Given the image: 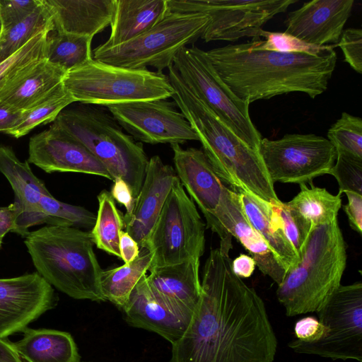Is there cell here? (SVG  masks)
I'll list each match as a JSON object with an SVG mask.
<instances>
[{"mask_svg": "<svg viewBox=\"0 0 362 362\" xmlns=\"http://www.w3.org/2000/svg\"><path fill=\"white\" fill-rule=\"evenodd\" d=\"M168 78L172 96L202 145L215 173L234 191L251 194L272 204H281L259 151L240 139L182 81L172 64Z\"/></svg>", "mask_w": 362, "mask_h": 362, "instance_id": "3", "label": "cell"}, {"mask_svg": "<svg viewBox=\"0 0 362 362\" xmlns=\"http://www.w3.org/2000/svg\"><path fill=\"white\" fill-rule=\"evenodd\" d=\"M354 0H313L290 12L284 32L308 44L338 43L351 14Z\"/></svg>", "mask_w": 362, "mask_h": 362, "instance_id": "19", "label": "cell"}, {"mask_svg": "<svg viewBox=\"0 0 362 362\" xmlns=\"http://www.w3.org/2000/svg\"><path fill=\"white\" fill-rule=\"evenodd\" d=\"M1 30H2V25H1V20H0V33H1Z\"/></svg>", "mask_w": 362, "mask_h": 362, "instance_id": "52", "label": "cell"}, {"mask_svg": "<svg viewBox=\"0 0 362 362\" xmlns=\"http://www.w3.org/2000/svg\"><path fill=\"white\" fill-rule=\"evenodd\" d=\"M327 139L337 153H344L362 159V119L342 112L329 129Z\"/></svg>", "mask_w": 362, "mask_h": 362, "instance_id": "37", "label": "cell"}, {"mask_svg": "<svg viewBox=\"0 0 362 362\" xmlns=\"http://www.w3.org/2000/svg\"><path fill=\"white\" fill-rule=\"evenodd\" d=\"M119 125L139 142L151 144L199 141L185 115L168 99L136 101L105 106Z\"/></svg>", "mask_w": 362, "mask_h": 362, "instance_id": "14", "label": "cell"}, {"mask_svg": "<svg viewBox=\"0 0 362 362\" xmlns=\"http://www.w3.org/2000/svg\"><path fill=\"white\" fill-rule=\"evenodd\" d=\"M206 53L230 91L250 104L293 92L315 98L327 90L337 63L332 45L318 55L258 50L248 42Z\"/></svg>", "mask_w": 362, "mask_h": 362, "instance_id": "2", "label": "cell"}, {"mask_svg": "<svg viewBox=\"0 0 362 362\" xmlns=\"http://www.w3.org/2000/svg\"><path fill=\"white\" fill-rule=\"evenodd\" d=\"M200 13L169 12L151 29L121 45L93 50V59L110 65L132 69L148 66L162 72L173 64L178 52L201 37L209 23Z\"/></svg>", "mask_w": 362, "mask_h": 362, "instance_id": "8", "label": "cell"}, {"mask_svg": "<svg viewBox=\"0 0 362 362\" xmlns=\"http://www.w3.org/2000/svg\"><path fill=\"white\" fill-rule=\"evenodd\" d=\"M346 265V244L337 219L315 227L298 264L278 285L276 297L286 315L317 312L341 285Z\"/></svg>", "mask_w": 362, "mask_h": 362, "instance_id": "5", "label": "cell"}, {"mask_svg": "<svg viewBox=\"0 0 362 362\" xmlns=\"http://www.w3.org/2000/svg\"><path fill=\"white\" fill-rule=\"evenodd\" d=\"M52 124L82 143L136 199L149 159L142 143L127 134L105 107L81 103L65 108Z\"/></svg>", "mask_w": 362, "mask_h": 362, "instance_id": "6", "label": "cell"}, {"mask_svg": "<svg viewBox=\"0 0 362 362\" xmlns=\"http://www.w3.org/2000/svg\"><path fill=\"white\" fill-rule=\"evenodd\" d=\"M168 13V0H114L111 33L100 45H121L148 31Z\"/></svg>", "mask_w": 362, "mask_h": 362, "instance_id": "27", "label": "cell"}, {"mask_svg": "<svg viewBox=\"0 0 362 362\" xmlns=\"http://www.w3.org/2000/svg\"><path fill=\"white\" fill-rule=\"evenodd\" d=\"M53 27L38 33L14 54L0 62V89L26 67L46 58L47 35Z\"/></svg>", "mask_w": 362, "mask_h": 362, "instance_id": "36", "label": "cell"}, {"mask_svg": "<svg viewBox=\"0 0 362 362\" xmlns=\"http://www.w3.org/2000/svg\"><path fill=\"white\" fill-rule=\"evenodd\" d=\"M285 235L300 259L310 233L315 228L286 203L274 204Z\"/></svg>", "mask_w": 362, "mask_h": 362, "instance_id": "39", "label": "cell"}, {"mask_svg": "<svg viewBox=\"0 0 362 362\" xmlns=\"http://www.w3.org/2000/svg\"><path fill=\"white\" fill-rule=\"evenodd\" d=\"M3 240L0 239V250L2 248Z\"/></svg>", "mask_w": 362, "mask_h": 362, "instance_id": "51", "label": "cell"}, {"mask_svg": "<svg viewBox=\"0 0 362 362\" xmlns=\"http://www.w3.org/2000/svg\"><path fill=\"white\" fill-rule=\"evenodd\" d=\"M40 208L46 225L92 228L96 218L84 207L61 202L50 193L42 197Z\"/></svg>", "mask_w": 362, "mask_h": 362, "instance_id": "35", "label": "cell"}, {"mask_svg": "<svg viewBox=\"0 0 362 362\" xmlns=\"http://www.w3.org/2000/svg\"><path fill=\"white\" fill-rule=\"evenodd\" d=\"M0 362H23L17 353L13 342L0 339Z\"/></svg>", "mask_w": 362, "mask_h": 362, "instance_id": "50", "label": "cell"}, {"mask_svg": "<svg viewBox=\"0 0 362 362\" xmlns=\"http://www.w3.org/2000/svg\"><path fill=\"white\" fill-rule=\"evenodd\" d=\"M98 201L95 224L90 231L94 245L107 253L121 258L119 243L120 233L124 229L123 215L107 190L100 192Z\"/></svg>", "mask_w": 362, "mask_h": 362, "instance_id": "31", "label": "cell"}, {"mask_svg": "<svg viewBox=\"0 0 362 362\" xmlns=\"http://www.w3.org/2000/svg\"><path fill=\"white\" fill-rule=\"evenodd\" d=\"M0 173L11 186L14 202L20 207L11 232L25 238L30 227L45 223L40 202L49 192L45 182L33 173L28 160L21 161L10 146L0 145Z\"/></svg>", "mask_w": 362, "mask_h": 362, "instance_id": "22", "label": "cell"}, {"mask_svg": "<svg viewBox=\"0 0 362 362\" xmlns=\"http://www.w3.org/2000/svg\"><path fill=\"white\" fill-rule=\"evenodd\" d=\"M230 250H211L200 300L169 362H273L277 339L264 303L233 272Z\"/></svg>", "mask_w": 362, "mask_h": 362, "instance_id": "1", "label": "cell"}, {"mask_svg": "<svg viewBox=\"0 0 362 362\" xmlns=\"http://www.w3.org/2000/svg\"><path fill=\"white\" fill-rule=\"evenodd\" d=\"M255 49L283 53H306L318 55L332 45L317 46L308 44L286 32H269L261 30L258 38L248 42Z\"/></svg>", "mask_w": 362, "mask_h": 362, "instance_id": "38", "label": "cell"}, {"mask_svg": "<svg viewBox=\"0 0 362 362\" xmlns=\"http://www.w3.org/2000/svg\"><path fill=\"white\" fill-rule=\"evenodd\" d=\"M74 102L72 95L62 85L44 101L24 111L18 124L6 134L16 139L22 137L37 126L53 122L64 109Z\"/></svg>", "mask_w": 362, "mask_h": 362, "instance_id": "34", "label": "cell"}, {"mask_svg": "<svg viewBox=\"0 0 362 362\" xmlns=\"http://www.w3.org/2000/svg\"><path fill=\"white\" fill-rule=\"evenodd\" d=\"M294 332L297 339L310 343L319 340L323 336L325 327L316 317L308 316L296 322Z\"/></svg>", "mask_w": 362, "mask_h": 362, "instance_id": "43", "label": "cell"}, {"mask_svg": "<svg viewBox=\"0 0 362 362\" xmlns=\"http://www.w3.org/2000/svg\"><path fill=\"white\" fill-rule=\"evenodd\" d=\"M92 39L87 35L65 33L53 28L47 35L46 59L66 71L72 70L93 59L90 49Z\"/></svg>", "mask_w": 362, "mask_h": 362, "instance_id": "32", "label": "cell"}, {"mask_svg": "<svg viewBox=\"0 0 362 362\" xmlns=\"http://www.w3.org/2000/svg\"><path fill=\"white\" fill-rule=\"evenodd\" d=\"M121 310L129 325L153 332L172 345L182 337L194 313L155 294L148 284L146 275L137 283Z\"/></svg>", "mask_w": 362, "mask_h": 362, "instance_id": "18", "label": "cell"}, {"mask_svg": "<svg viewBox=\"0 0 362 362\" xmlns=\"http://www.w3.org/2000/svg\"><path fill=\"white\" fill-rule=\"evenodd\" d=\"M329 174L339 185V194L351 192L362 194V159L337 153V159Z\"/></svg>", "mask_w": 362, "mask_h": 362, "instance_id": "40", "label": "cell"}, {"mask_svg": "<svg viewBox=\"0 0 362 362\" xmlns=\"http://www.w3.org/2000/svg\"><path fill=\"white\" fill-rule=\"evenodd\" d=\"M317 313L323 336L310 343L293 340L288 347L298 354L362 362V283L339 285Z\"/></svg>", "mask_w": 362, "mask_h": 362, "instance_id": "11", "label": "cell"}, {"mask_svg": "<svg viewBox=\"0 0 362 362\" xmlns=\"http://www.w3.org/2000/svg\"><path fill=\"white\" fill-rule=\"evenodd\" d=\"M259 152L274 184L310 183L329 174L337 159L331 142L313 134H287L276 140L263 138Z\"/></svg>", "mask_w": 362, "mask_h": 362, "instance_id": "13", "label": "cell"}, {"mask_svg": "<svg viewBox=\"0 0 362 362\" xmlns=\"http://www.w3.org/2000/svg\"><path fill=\"white\" fill-rule=\"evenodd\" d=\"M233 272L240 278H248L253 274L256 263L254 259L247 255L241 254L232 260Z\"/></svg>", "mask_w": 362, "mask_h": 362, "instance_id": "49", "label": "cell"}, {"mask_svg": "<svg viewBox=\"0 0 362 362\" xmlns=\"http://www.w3.org/2000/svg\"><path fill=\"white\" fill-rule=\"evenodd\" d=\"M113 182L110 194L115 200L125 207L126 213L124 216H129L134 210L136 199L125 181L121 178H115Z\"/></svg>", "mask_w": 362, "mask_h": 362, "instance_id": "45", "label": "cell"}, {"mask_svg": "<svg viewBox=\"0 0 362 362\" xmlns=\"http://www.w3.org/2000/svg\"><path fill=\"white\" fill-rule=\"evenodd\" d=\"M24 111L0 103V132L6 134L20 122Z\"/></svg>", "mask_w": 362, "mask_h": 362, "instance_id": "48", "label": "cell"}, {"mask_svg": "<svg viewBox=\"0 0 362 362\" xmlns=\"http://www.w3.org/2000/svg\"><path fill=\"white\" fill-rule=\"evenodd\" d=\"M27 160L47 173H79L113 181L105 166L82 143L53 124L30 139Z\"/></svg>", "mask_w": 362, "mask_h": 362, "instance_id": "16", "label": "cell"}, {"mask_svg": "<svg viewBox=\"0 0 362 362\" xmlns=\"http://www.w3.org/2000/svg\"><path fill=\"white\" fill-rule=\"evenodd\" d=\"M53 26L51 9L45 0H42L27 18L2 29L0 34V62L14 54L38 33Z\"/></svg>", "mask_w": 362, "mask_h": 362, "instance_id": "33", "label": "cell"}, {"mask_svg": "<svg viewBox=\"0 0 362 362\" xmlns=\"http://www.w3.org/2000/svg\"><path fill=\"white\" fill-rule=\"evenodd\" d=\"M1 34V33H0Z\"/></svg>", "mask_w": 362, "mask_h": 362, "instance_id": "53", "label": "cell"}, {"mask_svg": "<svg viewBox=\"0 0 362 362\" xmlns=\"http://www.w3.org/2000/svg\"><path fill=\"white\" fill-rule=\"evenodd\" d=\"M177 178L175 170L164 163L160 156H153L148 160L134 210L129 216L123 215L124 231L133 238L139 248L145 244L153 230Z\"/></svg>", "mask_w": 362, "mask_h": 362, "instance_id": "21", "label": "cell"}, {"mask_svg": "<svg viewBox=\"0 0 362 362\" xmlns=\"http://www.w3.org/2000/svg\"><path fill=\"white\" fill-rule=\"evenodd\" d=\"M173 65L185 84L244 142L259 151L262 136L252 123L250 103L239 99L221 79L206 51L185 47Z\"/></svg>", "mask_w": 362, "mask_h": 362, "instance_id": "10", "label": "cell"}, {"mask_svg": "<svg viewBox=\"0 0 362 362\" xmlns=\"http://www.w3.org/2000/svg\"><path fill=\"white\" fill-rule=\"evenodd\" d=\"M211 230L218 235L220 242L232 240V237H234L250 253L263 274L269 276L277 285L281 283L286 272L250 223L238 194L227 186L215 215V224Z\"/></svg>", "mask_w": 362, "mask_h": 362, "instance_id": "17", "label": "cell"}, {"mask_svg": "<svg viewBox=\"0 0 362 362\" xmlns=\"http://www.w3.org/2000/svg\"><path fill=\"white\" fill-rule=\"evenodd\" d=\"M54 29L93 37L110 25L114 0H45Z\"/></svg>", "mask_w": 362, "mask_h": 362, "instance_id": "25", "label": "cell"}, {"mask_svg": "<svg viewBox=\"0 0 362 362\" xmlns=\"http://www.w3.org/2000/svg\"><path fill=\"white\" fill-rule=\"evenodd\" d=\"M20 214L18 204L13 202L6 206H0V239L13 229L16 218Z\"/></svg>", "mask_w": 362, "mask_h": 362, "instance_id": "46", "label": "cell"}, {"mask_svg": "<svg viewBox=\"0 0 362 362\" xmlns=\"http://www.w3.org/2000/svg\"><path fill=\"white\" fill-rule=\"evenodd\" d=\"M170 146L177 175L211 230L226 185L218 177L202 150L184 149L178 144H172Z\"/></svg>", "mask_w": 362, "mask_h": 362, "instance_id": "20", "label": "cell"}, {"mask_svg": "<svg viewBox=\"0 0 362 362\" xmlns=\"http://www.w3.org/2000/svg\"><path fill=\"white\" fill-rule=\"evenodd\" d=\"M62 83L76 102L104 107L168 99L174 94L168 76L163 72L126 69L94 59L67 71Z\"/></svg>", "mask_w": 362, "mask_h": 362, "instance_id": "7", "label": "cell"}, {"mask_svg": "<svg viewBox=\"0 0 362 362\" xmlns=\"http://www.w3.org/2000/svg\"><path fill=\"white\" fill-rule=\"evenodd\" d=\"M57 301L54 288L37 272L0 279V339L23 332Z\"/></svg>", "mask_w": 362, "mask_h": 362, "instance_id": "15", "label": "cell"}, {"mask_svg": "<svg viewBox=\"0 0 362 362\" xmlns=\"http://www.w3.org/2000/svg\"><path fill=\"white\" fill-rule=\"evenodd\" d=\"M66 73L46 58L38 60L0 89V103L18 110H30L58 90Z\"/></svg>", "mask_w": 362, "mask_h": 362, "instance_id": "23", "label": "cell"}, {"mask_svg": "<svg viewBox=\"0 0 362 362\" xmlns=\"http://www.w3.org/2000/svg\"><path fill=\"white\" fill-rule=\"evenodd\" d=\"M14 347L23 362H81L72 336L51 329L27 328Z\"/></svg>", "mask_w": 362, "mask_h": 362, "instance_id": "28", "label": "cell"}, {"mask_svg": "<svg viewBox=\"0 0 362 362\" xmlns=\"http://www.w3.org/2000/svg\"><path fill=\"white\" fill-rule=\"evenodd\" d=\"M338 46L341 48L344 60L357 73L362 74V30L348 28L344 30Z\"/></svg>", "mask_w": 362, "mask_h": 362, "instance_id": "41", "label": "cell"}, {"mask_svg": "<svg viewBox=\"0 0 362 362\" xmlns=\"http://www.w3.org/2000/svg\"><path fill=\"white\" fill-rule=\"evenodd\" d=\"M119 247L121 259L124 264L132 262L139 254L140 248L138 243L124 230L120 233Z\"/></svg>", "mask_w": 362, "mask_h": 362, "instance_id": "47", "label": "cell"}, {"mask_svg": "<svg viewBox=\"0 0 362 362\" xmlns=\"http://www.w3.org/2000/svg\"><path fill=\"white\" fill-rule=\"evenodd\" d=\"M300 191L286 204L313 227L329 224L337 219L341 206V194L334 195L325 188L300 185Z\"/></svg>", "mask_w": 362, "mask_h": 362, "instance_id": "30", "label": "cell"}, {"mask_svg": "<svg viewBox=\"0 0 362 362\" xmlns=\"http://www.w3.org/2000/svg\"><path fill=\"white\" fill-rule=\"evenodd\" d=\"M141 247L153 254L149 270L192 259H200L203 255L205 225L179 178L175 180L153 230Z\"/></svg>", "mask_w": 362, "mask_h": 362, "instance_id": "9", "label": "cell"}, {"mask_svg": "<svg viewBox=\"0 0 362 362\" xmlns=\"http://www.w3.org/2000/svg\"><path fill=\"white\" fill-rule=\"evenodd\" d=\"M199 259L153 268L146 280L151 291L175 306L194 310L202 293Z\"/></svg>", "mask_w": 362, "mask_h": 362, "instance_id": "24", "label": "cell"}, {"mask_svg": "<svg viewBox=\"0 0 362 362\" xmlns=\"http://www.w3.org/2000/svg\"><path fill=\"white\" fill-rule=\"evenodd\" d=\"M297 0H168V11L200 13L209 21L201 37L204 42L258 38L262 27L284 13Z\"/></svg>", "mask_w": 362, "mask_h": 362, "instance_id": "12", "label": "cell"}, {"mask_svg": "<svg viewBox=\"0 0 362 362\" xmlns=\"http://www.w3.org/2000/svg\"><path fill=\"white\" fill-rule=\"evenodd\" d=\"M236 192L250 223L287 273L298 264L300 259L285 235L274 204L243 191Z\"/></svg>", "mask_w": 362, "mask_h": 362, "instance_id": "26", "label": "cell"}, {"mask_svg": "<svg viewBox=\"0 0 362 362\" xmlns=\"http://www.w3.org/2000/svg\"><path fill=\"white\" fill-rule=\"evenodd\" d=\"M24 244L36 272L52 287L74 299L105 301L90 231L45 225L30 231Z\"/></svg>", "mask_w": 362, "mask_h": 362, "instance_id": "4", "label": "cell"}, {"mask_svg": "<svg viewBox=\"0 0 362 362\" xmlns=\"http://www.w3.org/2000/svg\"><path fill=\"white\" fill-rule=\"evenodd\" d=\"M153 259V254L149 250L140 247L138 257L132 262L102 270L100 283L105 300L122 309L137 283L146 275Z\"/></svg>", "mask_w": 362, "mask_h": 362, "instance_id": "29", "label": "cell"}, {"mask_svg": "<svg viewBox=\"0 0 362 362\" xmlns=\"http://www.w3.org/2000/svg\"><path fill=\"white\" fill-rule=\"evenodd\" d=\"M348 202L343 206L349 226L351 228L361 234L362 232V194L355 192H345Z\"/></svg>", "mask_w": 362, "mask_h": 362, "instance_id": "44", "label": "cell"}, {"mask_svg": "<svg viewBox=\"0 0 362 362\" xmlns=\"http://www.w3.org/2000/svg\"><path fill=\"white\" fill-rule=\"evenodd\" d=\"M41 2L42 0H0V20L2 29L27 18Z\"/></svg>", "mask_w": 362, "mask_h": 362, "instance_id": "42", "label": "cell"}]
</instances>
